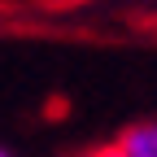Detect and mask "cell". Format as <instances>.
Instances as JSON below:
<instances>
[{"label": "cell", "mask_w": 157, "mask_h": 157, "mask_svg": "<svg viewBox=\"0 0 157 157\" xmlns=\"http://www.w3.org/2000/svg\"><path fill=\"white\" fill-rule=\"evenodd\" d=\"M118 148L127 157H157V113L144 118V122H135V127H127V135L118 140Z\"/></svg>", "instance_id": "obj_1"}, {"label": "cell", "mask_w": 157, "mask_h": 157, "mask_svg": "<svg viewBox=\"0 0 157 157\" xmlns=\"http://www.w3.org/2000/svg\"><path fill=\"white\" fill-rule=\"evenodd\" d=\"M87 157H127L118 144H105V148H96V153H87Z\"/></svg>", "instance_id": "obj_2"}, {"label": "cell", "mask_w": 157, "mask_h": 157, "mask_svg": "<svg viewBox=\"0 0 157 157\" xmlns=\"http://www.w3.org/2000/svg\"><path fill=\"white\" fill-rule=\"evenodd\" d=\"M0 157H13V153H9V148H0Z\"/></svg>", "instance_id": "obj_3"}]
</instances>
